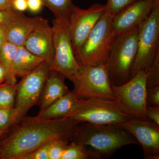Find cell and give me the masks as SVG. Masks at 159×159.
Listing matches in <instances>:
<instances>
[{
	"mask_svg": "<svg viewBox=\"0 0 159 159\" xmlns=\"http://www.w3.org/2000/svg\"><path fill=\"white\" fill-rule=\"evenodd\" d=\"M79 123L70 117L46 119L26 116L11 126L0 140V159H19L52 139L71 142Z\"/></svg>",
	"mask_w": 159,
	"mask_h": 159,
	"instance_id": "cell-1",
	"label": "cell"
},
{
	"mask_svg": "<svg viewBox=\"0 0 159 159\" xmlns=\"http://www.w3.org/2000/svg\"><path fill=\"white\" fill-rule=\"evenodd\" d=\"M74 139L92 151L97 159L109 157L125 145L140 146L131 134L116 124L96 125L80 122L77 125Z\"/></svg>",
	"mask_w": 159,
	"mask_h": 159,
	"instance_id": "cell-2",
	"label": "cell"
},
{
	"mask_svg": "<svg viewBox=\"0 0 159 159\" xmlns=\"http://www.w3.org/2000/svg\"><path fill=\"white\" fill-rule=\"evenodd\" d=\"M138 40V28L116 36L106 63L111 85H120L131 79Z\"/></svg>",
	"mask_w": 159,
	"mask_h": 159,
	"instance_id": "cell-3",
	"label": "cell"
},
{
	"mask_svg": "<svg viewBox=\"0 0 159 159\" xmlns=\"http://www.w3.org/2000/svg\"><path fill=\"white\" fill-rule=\"evenodd\" d=\"M113 17L106 11L75 54L79 64L106 65L116 34L113 30Z\"/></svg>",
	"mask_w": 159,
	"mask_h": 159,
	"instance_id": "cell-4",
	"label": "cell"
},
{
	"mask_svg": "<svg viewBox=\"0 0 159 159\" xmlns=\"http://www.w3.org/2000/svg\"><path fill=\"white\" fill-rule=\"evenodd\" d=\"M79 65L77 74L70 80L74 85L72 93L77 99L98 98L116 100L106 65Z\"/></svg>",
	"mask_w": 159,
	"mask_h": 159,
	"instance_id": "cell-5",
	"label": "cell"
},
{
	"mask_svg": "<svg viewBox=\"0 0 159 159\" xmlns=\"http://www.w3.org/2000/svg\"><path fill=\"white\" fill-rule=\"evenodd\" d=\"M80 99L78 110L69 117L80 123L120 125L134 118L122 110L117 100L98 98Z\"/></svg>",
	"mask_w": 159,
	"mask_h": 159,
	"instance_id": "cell-6",
	"label": "cell"
},
{
	"mask_svg": "<svg viewBox=\"0 0 159 159\" xmlns=\"http://www.w3.org/2000/svg\"><path fill=\"white\" fill-rule=\"evenodd\" d=\"M138 28V52L132 78L140 71L146 73L159 53V2Z\"/></svg>",
	"mask_w": 159,
	"mask_h": 159,
	"instance_id": "cell-7",
	"label": "cell"
},
{
	"mask_svg": "<svg viewBox=\"0 0 159 159\" xmlns=\"http://www.w3.org/2000/svg\"><path fill=\"white\" fill-rule=\"evenodd\" d=\"M146 73L141 71L123 84L111 86L116 100L126 113L140 120H147L145 115L147 97Z\"/></svg>",
	"mask_w": 159,
	"mask_h": 159,
	"instance_id": "cell-8",
	"label": "cell"
},
{
	"mask_svg": "<svg viewBox=\"0 0 159 159\" xmlns=\"http://www.w3.org/2000/svg\"><path fill=\"white\" fill-rule=\"evenodd\" d=\"M52 24L54 57L51 70L58 71L70 80L77 74L79 65L72 48L68 20L55 18Z\"/></svg>",
	"mask_w": 159,
	"mask_h": 159,
	"instance_id": "cell-9",
	"label": "cell"
},
{
	"mask_svg": "<svg viewBox=\"0 0 159 159\" xmlns=\"http://www.w3.org/2000/svg\"><path fill=\"white\" fill-rule=\"evenodd\" d=\"M51 69L44 62L16 83L14 107L18 111L17 123L34 106L38 105Z\"/></svg>",
	"mask_w": 159,
	"mask_h": 159,
	"instance_id": "cell-10",
	"label": "cell"
},
{
	"mask_svg": "<svg viewBox=\"0 0 159 159\" xmlns=\"http://www.w3.org/2000/svg\"><path fill=\"white\" fill-rule=\"evenodd\" d=\"M105 11V5L100 4H94L86 9L75 6L68 20L74 55Z\"/></svg>",
	"mask_w": 159,
	"mask_h": 159,
	"instance_id": "cell-11",
	"label": "cell"
},
{
	"mask_svg": "<svg viewBox=\"0 0 159 159\" xmlns=\"http://www.w3.org/2000/svg\"><path fill=\"white\" fill-rule=\"evenodd\" d=\"M138 140L145 159H159V126L150 120L137 118L120 125Z\"/></svg>",
	"mask_w": 159,
	"mask_h": 159,
	"instance_id": "cell-12",
	"label": "cell"
},
{
	"mask_svg": "<svg viewBox=\"0 0 159 159\" xmlns=\"http://www.w3.org/2000/svg\"><path fill=\"white\" fill-rule=\"evenodd\" d=\"M158 2L159 0H136L121 10L112 19L116 35L139 28Z\"/></svg>",
	"mask_w": 159,
	"mask_h": 159,
	"instance_id": "cell-13",
	"label": "cell"
},
{
	"mask_svg": "<svg viewBox=\"0 0 159 159\" xmlns=\"http://www.w3.org/2000/svg\"><path fill=\"white\" fill-rule=\"evenodd\" d=\"M23 47L29 52L42 58L52 69L54 51L53 32L48 21L43 18L29 34Z\"/></svg>",
	"mask_w": 159,
	"mask_h": 159,
	"instance_id": "cell-14",
	"label": "cell"
},
{
	"mask_svg": "<svg viewBox=\"0 0 159 159\" xmlns=\"http://www.w3.org/2000/svg\"><path fill=\"white\" fill-rule=\"evenodd\" d=\"M66 78L61 73L51 69L39 102L40 111L45 109L70 92L65 82Z\"/></svg>",
	"mask_w": 159,
	"mask_h": 159,
	"instance_id": "cell-15",
	"label": "cell"
},
{
	"mask_svg": "<svg viewBox=\"0 0 159 159\" xmlns=\"http://www.w3.org/2000/svg\"><path fill=\"white\" fill-rule=\"evenodd\" d=\"M43 19L41 16L27 17L22 13L5 28L7 41L17 47H23L29 34Z\"/></svg>",
	"mask_w": 159,
	"mask_h": 159,
	"instance_id": "cell-16",
	"label": "cell"
},
{
	"mask_svg": "<svg viewBox=\"0 0 159 159\" xmlns=\"http://www.w3.org/2000/svg\"><path fill=\"white\" fill-rule=\"evenodd\" d=\"M80 103L81 99H77L70 91L45 109L40 111L37 117L46 119L69 117L78 110Z\"/></svg>",
	"mask_w": 159,
	"mask_h": 159,
	"instance_id": "cell-17",
	"label": "cell"
},
{
	"mask_svg": "<svg viewBox=\"0 0 159 159\" xmlns=\"http://www.w3.org/2000/svg\"><path fill=\"white\" fill-rule=\"evenodd\" d=\"M44 62L43 60L24 47H18L12 65V73L16 78L25 77Z\"/></svg>",
	"mask_w": 159,
	"mask_h": 159,
	"instance_id": "cell-18",
	"label": "cell"
},
{
	"mask_svg": "<svg viewBox=\"0 0 159 159\" xmlns=\"http://www.w3.org/2000/svg\"><path fill=\"white\" fill-rule=\"evenodd\" d=\"M18 47L7 41L0 50V63L6 70V83L11 84L16 83V78L12 73V65Z\"/></svg>",
	"mask_w": 159,
	"mask_h": 159,
	"instance_id": "cell-19",
	"label": "cell"
},
{
	"mask_svg": "<svg viewBox=\"0 0 159 159\" xmlns=\"http://www.w3.org/2000/svg\"><path fill=\"white\" fill-rule=\"evenodd\" d=\"M45 6L54 14L56 18L68 20L75 6L72 0H42Z\"/></svg>",
	"mask_w": 159,
	"mask_h": 159,
	"instance_id": "cell-20",
	"label": "cell"
},
{
	"mask_svg": "<svg viewBox=\"0 0 159 159\" xmlns=\"http://www.w3.org/2000/svg\"><path fill=\"white\" fill-rule=\"evenodd\" d=\"M61 159H97L92 151L74 139L67 145Z\"/></svg>",
	"mask_w": 159,
	"mask_h": 159,
	"instance_id": "cell-21",
	"label": "cell"
},
{
	"mask_svg": "<svg viewBox=\"0 0 159 159\" xmlns=\"http://www.w3.org/2000/svg\"><path fill=\"white\" fill-rule=\"evenodd\" d=\"M16 92V84L5 82L0 84V108L14 107Z\"/></svg>",
	"mask_w": 159,
	"mask_h": 159,
	"instance_id": "cell-22",
	"label": "cell"
},
{
	"mask_svg": "<svg viewBox=\"0 0 159 159\" xmlns=\"http://www.w3.org/2000/svg\"><path fill=\"white\" fill-rule=\"evenodd\" d=\"M18 111L13 108H0V130L7 132L17 122Z\"/></svg>",
	"mask_w": 159,
	"mask_h": 159,
	"instance_id": "cell-23",
	"label": "cell"
},
{
	"mask_svg": "<svg viewBox=\"0 0 159 159\" xmlns=\"http://www.w3.org/2000/svg\"><path fill=\"white\" fill-rule=\"evenodd\" d=\"M146 84L147 91L159 87V53L146 72Z\"/></svg>",
	"mask_w": 159,
	"mask_h": 159,
	"instance_id": "cell-24",
	"label": "cell"
},
{
	"mask_svg": "<svg viewBox=\"0 0 159 159\" xmlns=\"http://www.w3.org/2000/svg\"><path fill=\"white\" fill-rule=\"evenodd\" d=\"M70 142L66 139H54L49 148V159H61L66 147Z\"/></svg>",
	"mask_w": 159,
	"mask_h": 159,
	"instance_id": "cell-25",
	"label": "cell"
},
{
	"mask_svg": "<svg viewBox=\"0 0 159 159\" xmlns=\"http://www.w3.org/2000/svg\"><path fill=\"white\" fill-rule=\"evenodd\" d=\"M54 139L46 142L35 150L24 155L19 159H49V148Z\"/></svg>",
	"mask_w": 159,
	"mask_h": 159,
	"instance_id": "cell-26",
	"label": "cell"
},
{
	"mask_svg": "<svg viewBox=\"0 0 159 159\" xmlns=\"http://www.w3.org/2000/svg\"><path fill=\"white\" fill-rule=\"evenodd\" d=\"M136 0H107L106 11L113 18L121 10Z\"/></svg>",
	"mask_w": 159,
	"mask_h": 159,
	"instance_id": "cell-27",
	"label": "cell"
},
{
	"mask_svg": "<svg viewBox=\"0 0 159 159\" xmlns=\"http://www.w3.org/2000/svg\"><path fill=\"white\" fill-rule=\"evenodd\" d=\"M23 12H20L15 10H0V26L6 28L17 19Z\"/></svg>",
	"mask_w": 159,
	"mask_h": 159,
	"instance_id": "cell-28",
	"label": "cell"
},
{
	"mask_svg": "<svg viewBox=\"0 0 159 159\" xmlns=\"http://www.w3.org/2000/svg\"><path fill=\"white\" fill-rule=\"evenodd\" d=\"M147 105L159 107V87L147 91Z\"/></svg>",
	"mask_w": 159,
	"mask_h": 159,
	"instance_id": "cell-29",
	"label": "cell"
},
{
	"mask_svg": "<svg viewBox=\"0 0 159 159\" xmlns=\"http://www.w3.org/2000/svg\"><path fill=\"white\" fill-rule=\"evenodd\" d=\"M145 115L147 119L159 126V107L146 106Z\"/></svg>",
	"mask_w": 159,
	"mask_h": 159,
	"instance_id": "cell-30",
	"label": "cell"
},
{
	"mask_svg": "<svg viewBox=\"0 0 159 159\" xmlns=\"http://www.w3.org/2000/svg\"><path fill=\"white\" fill-rule=\"evenodd\" d=\"M28 9L33 13H37L42 9V0H27Z\"/></svg>",
	"mask_w": 159,
	"mask_h": 159,
	"instance_id": "cell-31",
	"label": "cell"
},
{
	"mask_svg": "<svg viewBox=\"0 0 159 159\" xmlns=\"http://www.w3.org/2000/svg\"><path fill=\"white\" fill-rule=\"evenodd\" d=\"M12 7L16 11L23 12L28 9L27 0H13Z\"/></svg>",
	"mask_w": 159,
	"mask_h": 159,
	"instance_id": "cell-32",
	"label": "cell"
},
{
	"mask_svg": "<svg viewBox=\"0 0 159 159\" xmlns=\"http://www.w3.org/2000/svg\"><path fill=\"white\" fill-rule=\"evenodd\" d=\"M13 0H0V10H14L12 7Z\"/></svg>",
	"mask_w": 159,
	"mask_h": 159,
	"instance_id": "cell-33",
	"label": "cell"
},
{
	"mask_svg": "<svg viewBox=\"0 0 159 159\" xmlns=\"http://www.w3.org/2000/svg\"><path fill=\"white\" fill-rule=\"evenodd\" d=\"M7 42L5 28L0 26V50Z\"/></svg>",
	"mask_w": 159,
	"mask_h": 159,
	"instance_id": "cell-34",
	"label": "cell"
},
{
	"mask_svg": "<svg viewBox=\"0 0 159 159\" xmlns=\"http://www.w3.org/2000/svg\"><path fill=\"white\" fill-rule=\"evenodd\" d=\"M7 74L6 70L3 66L0 63V84L6 82Z\"/></svg>",
	"mask_w": 159,
	"mask_h": 159,
	"instance_id": "cell-35",
	"label": "cell"
},
{
	"mask_svg": "<svg viewBox=\"0 0 159 159\" xmlns=\"http://www.w3.org/2000/svg\"><path fill=\"white\" fill-rule=\"evenodd\" d=\"M7 132L4 131L0 130V139L3 137V136L6 134Z\"/></svg>",
	"mask_w": 159,
	"mask_h": 159,
	"instance_id": "cell-36",
	"label": "cell"
}]
</instances>
